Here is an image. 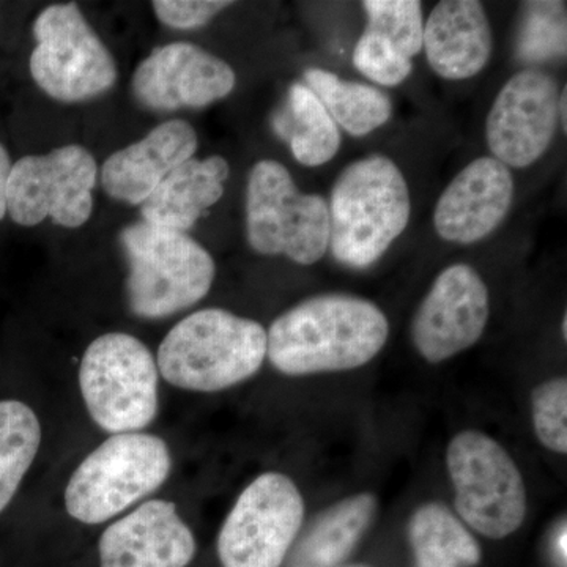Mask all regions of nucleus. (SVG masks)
I'll use <instances>...</instances> for the list:
<instances>
[{"instance_id": "f257e3e1", "label": "nucleus", "mask_w": 567, "mask_h": 567, "mask_svg": "<svg viewBox=\"0 0 567 567\" xmlns=\"http://www.w3.org/2000/svg\"><path fill=\"white\" fill-rule=\"evenodd\" d=\"M390 323L379 306L347 293H324L293 306L271 323L267 357L286 375L352 371L385 347Z\"/></svg>"}, {"instance_id": "f03ea898", "label": "nucleus", "mask_w": 567, "mask_h": 567, "mask_svg": "<svg viewBox=\"0 0 567 567\" xmlns=\"http://www.w3.org/2000/svg\"><path fill=\"white\" fill-rule=\"evenodd\" d=\"M410 213L409 185L393 159H358L339 174L331 189L328 248L346 267H371L404 233Z\"/></svg>"}, {"instance_id": "7ed1b4c3", "label": "nucleus", "mask_w": 567, "mask_h": 567, "mask_svg": "<svg viewBox=\"0 0 567 567\" xmlns=\"http://www.w3.org/2000/svg\"><path fill=\"white\" fill-rule=\"evenodd\" d=\"M267 358V330L224 309L193 312L163 339L156 365L171 385L216 393L251 379Z\"/></svg>"}, {"instance_id": "20e7f679", "label": "nucleus", "mask_w": 567, "mask_h": 567, "mask_svg": "<svg viewBox=\"0 0 567 567\" xmlns=\"http://www.w3.org/2000/svg\"><path fill=\"white\" fill-rule=\"evenodd\" d=\"M121 245L128 264L126 295L133 315L164 319L210 292L215 260L189 235L142 221L122 230Z\"/></svg>"}, {"instance_id": "39448f33", "label": "nucleus", "mask_w": 567, "mask_h": 567, "mask_svg": "<svg viewBox=\"0 0 567 567\" xmlns=\"http://www.w3.org/2000/svg\"><path fill=\"white\" fill-rule=\"evenodd\" d=\"M171 466L169 446L159 436L142 432L112 435L71 475L66 513L85 525L111 520L163 486Z\"/></svg>"}, {"instance_id": "423d86ee", "label": "nucleus", "mask_w": 567, "mask_h": 567, "mask_svg": "<svg viewBox=\"0 0 567 567\" xmlns=\"http://www.w3.org/2000/svg\"><path fill=\"white\" fill-rule=\"evenodd\" d=\"M246 237L264 256L319 262L330 244L327 200L301 193L281 163L262 159L254 164L246 186Z\"/></svg>"}, {"instance_id": "0eeeda50", "label": "nucleus", "mask_w": 567, "mask_h": 567, "mask_svg": "<svg viewBox=\"0 0 567 567\" xmlns=\"http://www.w3.org/2000/svg\"><path fill=\"white\" fill-rule=\"evenodd\" d=\"M158 365L148 347L126 333L100 336L80 368L89 415L112 435L140 432L158 413Z\"/></svg>"}, {"instance_id": "6e6552de", "label": "nucleus", "mask_w": 567, "mask_h": 567, "mask_svg": "<svg viewBox=\"0 0 567 567\" xmlns=\"http://www.w3.org/2000/svg\"><path fill=\"white\" fill-rule=\"evenodd\" d=\"M456 516L491 539L516 533L527 516V488L505 447L477 431L461 432L446 453Z\"/></svg>"}, {"instance_id": "1a4fd4ad", "label": "nucleus", "mask_w": 567, "mask_h": 567, "mask_svg": "<svg viewBox=\"0 0 567 567\" xmlns=\"http://www.w3.org/2000/svg\"><path fill=\"white\" fill-rule=\"evenodd\" d=\"M31 74L37 85L62 103H81L110 92L117 63L76 3L47 7L35 22Z\"/></svg>"}, {"instance_id": "9d476101", "label": "nucleus", "mask_w": 567, "mask_h": 567, "mask_svg": "<svg viewBox=\"0 0 567 567\" xmlns=\"http://www.w3.org/2000/svg\"><path fill=\"white\" fill-rule=\"evenodd\" d=\"M96 178L99 164L82 145L22 156L11 164L7 215L22 227L51 219L58 226L78 229L92 216Z\"/></svg>"}, {"instance_id": "9b49d317", "label": "nucleus", "mask_w": 567, "mask_h": 567, "mask_svg": "<svg viewBox=\"0 0 567 567\" xmlns=\"http://www.w3.org/2000/svg\"><path fill=\"white\" fill-rule=\"evenodd\" d=\"M305 518L289 476L264 473L241 492L218 536L223 567H281Z\"/></svg>"}, {"instance_id": "f8f14e48", "label": "nucleus", "mask_w": 567, "mask_h": 567, "mask_svg": "<svg viewBox=\"0 0 567 567\" xmlns=\"http://www.w3.org/2000/svg\"><path fill=\"white\" fill-rule=\"evenodd\" d=\"M559 89L544 71H518L496 95L486 122L492 158L524 169L550 148L557 133Z\"/></svg>"}, {"instance_id": "ddd939ff", "label": "nucleus", "mask_w": 567, "mask_h": 567, "mask_svg": "<svg viewBox=\"0 0 567 567\" xmlns=\"http://www.w3.org/2000/svg\"><path fill=\"white\" fill-rule=\"evenodd\" d=\"M488 290L475 268H445L421 301L412 322L417 353L436 364L476 344L487 327Z\"/></svg>"}, {"instance_id": "4468645a", "label": "nucleus", "mask_w": 567, "mask_h": 567, "mask_svg": "<svg viewBox=\"0 0 567 567\" xmlns=\"http://www.w3.org/2000/svg\"><path fill=\"white\" fill-rule=\"evenodd\" d=\"M237 76L229 63L197 44L177 41L164 44L137 66L134 99L147 110L173 112L197 110L226 99Z\"/></svg>"}, {"instance_id": "2eb2a0df", "label": "nucleus", "mask_w": 567, "mask_h": 567, "mask_svg": "<svg viewBox=\"0 0 567 567\" xmlns=\"http://www.w3.org/2000/svg\"><path fill=\"white\" fill-rule=\"evenodd\" d=\"M514 200L509 167L481 156L446 186L434 210L436 234L451 244L473 245L494 233Z\"/></svg>"}, {"instance_id": "dca6fc26", "label": "nucleus", "mask_w": 567, "mask_h": 567, "mask_svg": "<svg viewBox=\"0 0 567 567\" xmlns=\"http://www.w3.org/2000/svg\"><path fill=\"white\" fill-rule=\"evenodd\" d=\"M99 551L100 567H186L196 539L174 503L151 499L104 529Z\"/></svg>"}, {"instance_id": "f3484780", "label": "nucleus", "mask_w": 567, "mask_h": 567, "mask_svg": "<svg viewBox=\"0 0 567 567\" xmlns=\"http://www.w3.org/2000/svg\"><path fill=\"white\" fill-rule=\"evenodd\" d=\"M196 151L197 134L188 122H164L144 140L112 153L102 167L104 192L121 203L142 205Z\"/></svg>"}, {"instance_id": "a211bd4d", "label": "nucleus", "mask_w": 567, "mask_h": 567, "mask_svg": "<svg viewBox=\"0 0 567 567\" xmlns=\"http://www.w3.org/2000/svg\"><path fill=\"white\" fill-rule=\"evenodd\" d=\"M492 44L486 10L476 0H443L424 24L425 58L445 80H470L481 73L491 59Z\"/></svg>"}, {"instance_id": "6ab92c4d", "label": "nucleus", "mask_w": 567, "mask_h": 567, "mask_svg": "<svg viewBox=\"0 0 567 567\" xmlns=\"http://www.w3.org/2000/svg\"><path fill=\"white\" fill-rule=\"evenodd\" d=\"M229 174V163L223 156L188 159L141 205L142 218L153 226L186 233L221 199Z\"/></svg>"}, {"instance_id": "aec40b11", "label": "nucleus", "mask_w": 567, "mask_h": 567, "mask_svg": "<svg viewBox=\"0 0 567 567\" xmlns=\"http://www.w3.org/2000/svg\"><path fill=\"white\" fill-rule=\"evenodd\" d=\"M377 514L372 494L336 503L317 518L295 551L290 567H336L344 561L371 527Z\"/></svg>"}, {"instance_id": "412c9836", "label": "nucleus", "mask_w": 567, "mask_h": 567, "mask_svg": "<svg viewBox=\"0 0 567 567\" xmlns=\"http://www.w3.org/2000/svg\"><path fill=\"white\" fill-rule=\"evenodd\" d=\"M276 134L289 142L295 159L308 167L331 162L341 147V133L330 112L305 82H293L286 104L274 117Z\"/></svg>"}, {"instance_id": "4be33fe9", "label": "nucleus", "mask_w": 567, "mask_h": 567, "mask_svg": "<svg viewBox=\"0 0 567 567\" xmlns=\"http://www.w3.org/2000/svg\"><path fill=\"white\" fill-rule=\"evenodd\" d=\"M409 536L417 567H475L483 557L464 522L442 503L417 507Z\"/></svg>"}, {"instance_id": "5701e85b", "label": "nucleus", "mask_w": 567, "mask_h": 567, "mask_svg": "<svg viewBox=\"0 0 567 567\" xmlns=\"http://www.w3.org/2000/svg\"><path fill=\"white\" fill-rule=\"evenodd\" d=\"M305 84L327 107L336 125L352 136L375 132L393 114V103L385 92L372 85L341 80L331 71L306 70Z\"/></svg>"}, {"instance_id": "b1692460", "label": "nucleus", "mask_w": 567, "mask_h": 567, "mask_svg": "<svg viewBox=\"0 0 567 567\" xmlns=\"http://www.w3.org/2000/svg\"><path fill=\"white\" fill-rule=\"evenodd\" d=\"M41 443V425L31 406L0 401V514L17 495Z\"/></svg>"}, {"instance_id": "393cba45", "label": "nucleus", "mask_w": 567, "mask_h": 567, "mask_svg": "<svg viewBox=\"0 0 567 567\" xmlns=\"http://www.w3.org/2000/svg\"><path fill=\"white\" fill-rule=\"evenodd\" d=\"M517 58L543 63L566 55V3L527 2L517 35Z\"/></svg>"}, {"instance_id": "a878e982", "label": "nucleus", "mask_w": 567, "mask_h": 567, "mask_svg": "<svg viewBox=\"0 0 567 567\" xmlns=\"http://www.w3.org/2000/svg\"><path fill=\"white\" fill-rule=\"evenodd\" d=\"M368 31L412 61L423 50V7L417 0H365Z\"/></svg>"}, {"instance_id": "bb28decb", "label": "nucleus", "mask_w": 567, "mask_h": 567, "mask_svg": "<svg viewBox=\"0 0 567 567\" xmlns=\"http://www.w3.org/2000/svg\"><path fill=\"white\" fill-rule=\"evenodd\" d=\"M533 425L537 440L554 453H567V380H548L532 394Z\"/></svg>"}, {"instance_id": "cd10ccee", "label": "nucleus", "mask_w": 567, "mask_h": 567, "mask_svg": "<svg viewBox=\"0 0 567 567\" xmlns=\"http://www.w3.org/2000/svg\"><path fill=\"white\" fill-rule=\"evenodd\" d=\"M353 65L368 80L386 87L402 84L413 70L412 61L368 29L354 47Z\"/></svg>"}, {"instance_id": "c85d7f7f", "label": "nucleus", "mask_w": 567, "mask_h": 567, "mask_svg": "<svg viewBox=\"0 0 567 567\" xmlns=\"http://www.w3.org/2000/svg\"><path fill=\"white\" fill-rule=\"evenodd\" d=\"M233 6V2L221 0H156L152 3L156 18L167 28L177 31L203 28Z\"/></svg>"}, {"instance_id": "c756f323", "label": "nucleus", "mask_w": 567, "mask_h": 567, "mask_svg": "<svg viewBox=\"0 0 567 567\" xmlns=\"http://www.w3.org/2000/svg\"><path fill=\"white\" fill-rule=\"evenodd\" d=\"M11 171V159L9 152L0 142V221L7 216V186Z\"/></svg>"}, {"instance_id": "7c9ffc66", "label": "nucleus", "mask_w": 567, "mask_h": 567, "mask_svg": "<svg viewBox=\"0 0 567 567\" xmlns=\"http://www.w3.org/2000/svg\"><path fill=\"white\" fill-rule=\"evenodd\" d=\"M567 93L566 87H563V91L559 92V103H558V117L559 122L563 125V132L566 133L567 130Z\"/></svg>"}, {"instance_id": "2f4dec72", "label": "nucleus", "mask_w": 567, "mask_h": 567, "mask_svg": "<svg viewBox=\"0 0 567 567\" xmlns=\"http://www.w3.org/2000/svg\"><path fill=\"white\" fill-rule=\"evenodd\" d=\"M558 554L563 555V559L566 561L567 551H566V527H563L561 535L558 536Z\"/></svg>"}, {"instance_id": "473e14b6", "label": "nucleus", "mask_w": 567, "mask_h": 567, "mask_svg": "<svg viewBox=\"0 0 567 567\" xmlns=\"http://www.w3.org/2000/svg\"><path fill=\"white\" fill-rule=\"evenodd\" d=\"M567 319H566V316H565V319H563V336H565V339L567 338Z\"/></svg>"}, {"instance_id": "72a5a7b5", "label": "nucleus", "mask_w": 567, "mask_h": 567, "mask_svg": "<svg viewBox=\"0 0 567 567\" xmlns=\"http://www.w3.org/2000/svg\"><path fill=\"white\" fill-rule=\"evenodd\" d=\"M354 567H363V566H354Z\"/></svg>"}]
</instances>
